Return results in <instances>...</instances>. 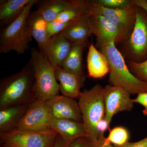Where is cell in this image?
I'll return each mask as SVG.
<instances>
[{
  "label": "cell",
  "mask_w": 147,
  "mask_h": 147,
  "mask_svg": "<svg viewBox=\"0 0 147 147\" xmlns=\"http://www.w3.org/2000/svg\"><path fill=\"white\" fill-rule=\"evenodd\" d=\"M31 0H1L0 20L7 26L19 17Z\"/></svg>",
  "instance_id": "cell-22"
},
{
  "label": "cell",
  "mask_w": 147,
  "mask_h": 147,
  "mask_svg": "<svg viewBox=\"0 0 147 147\" xmlns=\"http://www.w3.org/2000/svg\"><path fill=\"white\" fill-rule=\"evenodd\" d=\"M45 102L53 119H67L83 123L79 103L74 98L59 94Z\"/></svg>",
  "instance_id": "cell-12"
},
{
  "label": "cell",
  "mask_w": 147,
  "mask_h": 147,
  "mask_svg": "<svg viewBox=\"0 0 147 147\" xmlns=\"http://www.w3.org/2000/svg\"><path fill=\"white\" fill-rule=\"evenodd\" d=\"M30 103L13 105L0 110V133L16 128Z\"/></svg>",
  "instance_id": "cell-18"
},
{
  "label": "cell",
  "mask_w": 147,
  "mask_h": 147,
  "mask_svg": "<svg viewBox=\"0 0 147 147\" xmlns=\"http://www.w3.org/2000/svg\"><path fill=\"white\" fill-rule=\"evenodd\" d=\"M70 4V0H37L35 5L38 13L50 22L56 20Z\"/></svg>",
  "instance_id": "cell-20"
},
{
  "label": "cell",
  "mask_w": 147,
  "mask_h": 147,
  "mask_svg": "<svg viewBox=\"0 0 147 147\" xmlns=\"http://www.w3.org/2000/svg\"><path fill=\"white\" fill-rule=\"evenodd\" d=\"M110 125V124H109L104 118L101 119L98 123L96 126V129L100 139L103 140L105 139L106 137L104 136V133L106 130L109 129Z\"/></svg>",
  "instance_id": "cell-29"
},
{
  "label": "cell",
  "mask_w": 147,
  "mask_h": 147,
  "mask_svg": "<svg viewBox=\"0 0 147 147\" xmlns=\"http://www.w3.org/2000/svg\"><path fill=\"white\" fill-rule=\"evenodd\" d=\"M89 21L92 33L96 36L97 43H116L128 39L123 31L105 16L90 12Z\"/></svg>",
  "instance_id": "cell-11"
},
{
  "label": "cell",
  "mask_w": 147,
  "mask_h": 147,
  "mask_svg": "<svg viewBox=\"0 0 147 147\" xmlns=\"http://www.w3.org/2000/svg\"><path fill=\"white\" fill-rule=\"evenodd\" d=\"M127 65L134 76L142 81L147 82V59L140 63L129 61Z\"/></svg>",
  "instance_id": "cell-25"
},
{
  "label": "cell",
  "mask_w": 147,
  "mask_h": 147,
  "mask_svg": "<svg viewBox=\"0 0 147 147\" xmlns=\"http://www.w3.org/2000/svg\"><path fill=\"white\" fill-rule=\"evenodd\" d=\"M130 94L117 86L107 85L104 87L103 96L105 113L104 119L110 124L113 118L119 112H130L134 102Z\"/></svg>",
  "instance_id": "cell-10"
},
{
  "label": "cell",
  "mask_w": 147,
  "mask_h": 147,
  "mask_svg": "<svg viewBox=\"0 0 147 147\" xmlns=\"http://www.w3.org/2000/svg\"><path fill=\"white\" fill-rule=\"evenodd\" d=\"M135 4L141 7L147 13V1L145 0H134Z\"/></svg>",
  "instance_id": "cell-33"
},
{
  "label": "cell",
  "mask_w": 147,
  "mask_h": 147,
  "mask_svg": "<svg viewBox=\"0 0 147 147\" xmlns=\"http://www.w3.org/2000/svg\"><path fill=\"white\" fill-rule=\"evenodd\" d=\"M126 45L130 61L140 63L147 59V13L139 7L134 27Z\"/></svg>",
  "instance_id": "cell-7"
},
{
  "label": "cell",
  "mask_w": 147,
  "mask_h": 147,
  "mask_svg": "<svg viewBox=\"0 0 147 147\" xmlns=\"http://www.w3.org/2000/svg\"><path fill=\"white\" fill-rule=\"evenodd\" d=\"M129 134L127 129L123 126H117L109 129L108 137L105 138L103 144H113V146H121L128 142Z\"/></svg>",
  "instance_id": "cell-24"
},
{
  "label": "cell",
  "mask_w": 147,
  "mask_h": 147,
  "mask_svg": "<svg viewBox=\"0 0 147 147\" xmlns=\"http://www.w3.org/2000/svg\"><path fill=\"white\" fill-rule=\"evenodd\" d=\"M67 147H91L88 140L86 137H81L69 143Z\"/></svg>",
  "instance_id": "cell-30"
},
{
  "label": "cell",
  "mask_w": 147,
  "mask_h": 147,
  "mask_svg": "<svg viewBox=\"0 0 147 147\" xmlns=\"http://www.w3.org/2000/svg\"><path fill=\"white\" fill-rule=\"evenodd\" d=\"M90 13H86L71 22L61 34L73 43L86 42L92 34L89 21Z\"/></svg>",
  "instance_id": "cell-16"
},
{
  "label": "cell",
  "mask_w": 147,
  "mask_h": 147,
  "mask_svg": "<svg viewBox=\"0 0 147 147\" xmlns=\"http://www.w3.org/2000/svg\"><path fill=\"white\" fill-rule=\"evenodd\" d=\"M50 129L56 131L68 144L78 138H87L84 123L72 120L53 119Z\"/></svg>",
  "instance_id": "cell-15"
},
{
  "label": "cell",
  "mask_w": 147,
  "mask_h": 147,
  "mask_svg": "<svg viewBox=\"0 0 147 147\" xmlns=\"http://www.w3.org/2000/svg\"><path fill=\"white\" fill-rule=\"evenodd\" d=\"M87 63L89 76L92 78L101 79L109 73V66L105 55L92 44L89 47Z\"/></svg>",
  "instance_id": "cell-17"
},
{
  "label": "cell",
  "mask_w": 147,
  "mask_h": 147,
  "mask_svg": "<svg viewBox=\"0 0 147 147\" xmlns=\"http://www.w3.org/2000/svg\"><path fill=\"white\" fill-rule=\"evenodd\" d=\"M58 135L51 129L33 131L14 128L0 133V147H53Z\"/></svg>",
  "instance_id": "cell-6"
},
{
  "label": "cell",
  "mask_w": 147,
  "mask_h": 147,
  "mask_svg": "<svg viewBox=\"0 0 147 147\" xmlns=\"http://www.w3.org/2000/svg\"><path fill=\"white\" fill-rule=\"evenodd\" d=\"M97 44L108 62L110 85L120 87L130 94L147 92V82L140 80L131 73L115 42Z\"/></svg>",
  "instance_id": "cell-2"
},
{
  "label": "cell",
  "mask_w": 147,
  "mask_h": 147,
  "mask_svg": "<svg viewBox=\"0 0 147 147\" xmlns=\"http://www.w3.org/2000/svg\"><path fill=\"white\" fill-rule=\"evenodd\" d=\"M90 12L105 16L129 37L134 27L138 6L134 3L122 8H109L89 1Z\"/></svg>",
  "instance_id": "cell-9"
},
{
  "label": "cell",
  "mask_w": 147,
  "mask_h": 147,
  "mask_svg": "<svg viewBox=\"0 0 147 147\" xmlns=\"http://www.w3.org/2000/svg\"><path fill=\"white\" fill-rule=\"evenodd\" d=\"M48 23L37 10L31 12L28 18V26L30 34L36 41L41 52L44 50L47 41Z\"/></svg>",
  "instance_id": "cell-19"
},
{
  "label": "cell",
  "mask_w": 147,
  "mask_h": 147,
  "mask_svg": "<svg viewBox=\"0 0 147 147\" xmlns=\"http://www.w3.org/2000/svg\"><path fill=\"white\" fill-rule=\"evenodd\" d=\"M69 144L65 142L62 137L58 134L53 147H67Z\"/></svg>",
  "instance_id": "cell-32"
},
{
  "label": "cell",
  "mask_w": 147,
  "mask_h": 147,
  "mask_svg": "<svg viewBox=\"0 0 147 147\" xmlns=\"http://www.w3.org/2000/svg\"><path fill=\"white\" fill-rule=\"evenodd\" d=\"M71 22H61L57 20L48 22L47 28V40L52 37L61 33Z\"/></svg>",
  "instance_id": "cell-26"
},
{
  "label": "cell",
  "mask_w": 147,
  "mask_h": 147,
  "mask_svg": "<svg viewBox=\"0 0 147 147\" xmlns=\"http://www.w3.org/2000/svg\"><path fill=\"white\" fill-rule=\"evenodd\" d=\"M33 70L30 61L21 71L3 78L0 83V110L36 99Z\"/></svg>",
  "instance_id": "cell-1"
},
{
  "label": "cell",
  "mask_w": 147,
  "mask_h": 147,
  "mask_svg": "<svg viewBox=\"0 0 147 147\" xmlns=\"http://www.w3.org/2000/svg\"><path fill=\"white\" fill-rule=\"evenodd\" d=\"M30 63L34 77V91L36 99L46 101L59 94V88L55 67L45 55L36 48L31 51Z\"/></svg>",
  "instance_id": "cell-5"
},
{
  "label": "cell",
  "mask_w": 147,
  "mask_h": 147,
  "mask_svg": "<svg viewBox=\"0 0 147 147\" xmlns=\"http://www.w3.org/2000/svg\"><path fill=\"white\" fill-rule=\"evenodd\" d=\"M86 42L73 43L71 50L61 67L85 80L83 66V53Z\"/></svg>",
  "instance_id": "cell-21"
},
{
  "label": "cell",
  "mask_w": 147,
  "mask_h": 147,
  "mask_svg": "<svg viewBox=\"0 0 147 147\" xmlns=\"http://www.w3.org/2000/svg\"><path fill=\"white\" fill-rule=\"evenodd\" d=\"M70 5L63 11L55 20L71 22L80 16L90 12L89 1L70 0Z\"/></svg>",
  "instance_id": "cell-23"
},
{
  "label": "cell",
  "mask_w": 147,
  "mask_h": 147,
  "mask_svg": "<svg viewBox=\"0 0 147 147\" xmlns=\"http://www.w3.org/2000/svg\"><path fill=\"white\" fill-rule=\"evenodd\" d=\"M103 90L104 87L96 84L89 90H84L78 98L86 138L91 147H99L105 140L100 139L96 129L98 123L105 116Z\"/></svg>",
  "instance_id": "cell-3"
},
{
  "label": "cell",
  "mask_w": 147,
  "mask_h": 147,
  "mask_svg": "<svg viewBox=\"0 0 147 147\" xmlns=\"http://www.w3.org/2000/svg\"><path fill=\"white\" fill-rule=\"evenodd\" d=\"M99 147H116L115 146L112 145L111 144H102Z\"/></svg>",
  "instance_id": "cell-34"
},
{
  "label": "cell",
  "mask_w": 147,
  "mask_h": 147,
  "mask_svg": "<svg viewBox=\"0 0 147 147\" xmlns=\"http://www.w3.org/2000/svg\"><path fill=\"white\" fill-rule=\"evenodd\" d=\"M37 0H31L16 20L7 26L0 34V53L11 51L23 55L30 47L32 36L28 26V18Z\"/></svg>",
  "instance_id": "cell-4"
},
{
  "label": "cell",
  "mask_w": 147,
  "mask_h": 147,
  "mask_svg": "<svg viewBox=\"0 0 147 147\" xmlns=\"http://www.w3.org/2000/svg\"><path fill=\"white\" fill-rule=\"evenodd\" d=\"M73 43L61 34L54 36L47 40L43 53L54 67H61L70 52Z\"/></svg>",
  "instance_id": "cell-13"
},
{
  "label": "cell",
  "mask_w": 147,
  "mask_h": 147,
  "mask_svg": "<svg viewBox=\"0 0 147 147\" xmlns=\"http://www.w3.org/2000/svg\"><path fill=\"white\" fill-rule=\"evenodd\" d=\"M134 0H95L92 1L94 3L109 8H122L130 5Z\"/></svg>",
  "instance_id": "cell-27"
},
{
  "label": "cell",
  "mask_w": 147,
  "mask_h": 147,
  "mask_svg": "<svg viewBox=\"0 0 147 147\" xmlns=\"http://www.w3.org/2000/svg\"><path fill=\"white\" fill-rule=\"evenodd\" d=\"M55 74L62 95L78 99L82 93L81 89L85 80L61 67H55Z\"/></svg>",
  "instance_id": "cell-14"
},
{
  "label": "cell",
  "mask_w": 147,
  "mask_h": 147,
  "mask_svg": "<svg viewBox=\"0 0 147 147\" xmlns=\"http://www.w3.org/2000/svg\"><path fill=\"white\" fill-rule=\"evenodd\" d=\"M115 146L116 147H147V137L138 142H127L126 144L121 146Z\"/></svg>",
  "instance_id": "cell-31"
},
{
  "label": "cell",
  "mask_w": 147,
  "mask_h": 147,
  "mask_svg": "<svg viewBox=\"0 0 147 147\" xmlns=\"http://www.w3.org/2000/svg\"><path fill=\"white\" fill-rule=\"evenodd\" d=\"M52 119L45 101L36 99L29 104L15 128L33 131L46 130L50 129Z\"/></svg>",
  "instance_id": "cell-8"
},
{
  "label": "cell",
  "mask_w": 147,
  "mask_h": 147,
  "mask_svg": "<svg viewBox=\"0 0 147 147\" xmlns=\"http://www.w3.org/2000/svg\"><path fill=\"white\" fill-rule=\"evenodd\" d=\"M132 100L134 103H139L144 108L142 113L144 116H147V92L138 94L137 97Z\"/></svg>",
  "instance_id": "cell-28"
}]
</instances>
